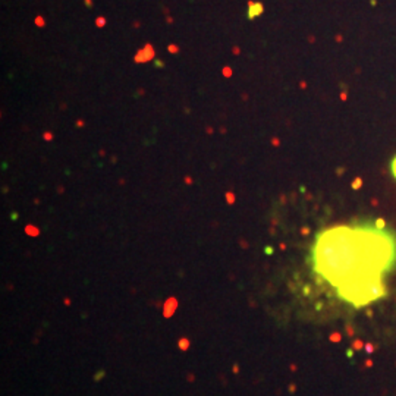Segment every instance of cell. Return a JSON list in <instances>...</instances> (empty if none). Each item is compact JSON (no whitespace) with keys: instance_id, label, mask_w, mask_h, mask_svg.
<instances>
[{"instance_id":"1","label":"cell","mask_w":396,"mask_h":396,"mask_svg":"<svg viewBox=\"0 0 396 396\" xmlns=\"http://www.w3.org/2000/svg\"><path fill=\"white\" fill-rule=\"evenodd\" d=\"M382 230L373 227H334L324 232L314 246V269L336 288L339 295L359 305L374 299L379 279L393 261Z\"/></svg>"},{"instance_id":"2","label":"cell","mask_w":396,"mask_h":396,"mask_svg":"<svg viewBox=\"0 0 396 396\" xmlns=\"http://www.w3.org/2000/svg\"><path fill=\"white\" fill-rule=\"evenodd\" d=\"M261 12H263L261 3H250V18H254Z\"/></svg>"},{"instance_id":"3","label":"cell","mask_w":396,"mask_h":396,"mask_svg":"<svg viewBox=\"0 0 396 396\" xmlns=\"http://www.w3.org/2000/svg\"><path fill=\"white\" fill-rule=\"evenodd\" d=\"M392 173H393V176H395V179H396V157L393 159V161H392Z\"/></svg>"}]
</instances>
